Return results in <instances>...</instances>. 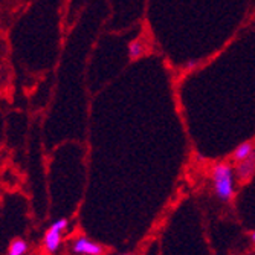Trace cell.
<instances>
[{
    "mask_svg": "<svg viewBox=\"0 0 255 255\" xmlns=\"http://www.w3.org/2000/svg\"><path fill=\"white\" fill-rule=\"evenodd\" d=\"M254 151H255V147H254L252 142H243V144H240V145L234 150V153H233V160L237 164V162H242V160L248 159Z\"/></svg>",
    "mask_w": 255,
    "mask_h": 255,
    "instance_id": "obj_5",
    "label": "cell"
},
{
    "mask_svg": "<svg viewBox=\"0 0 255 255\" xmlns=\"http://www.w3.org/2000/svg\"><path fill=\"white\" fill-rule=\"evenodd\" d=\"M71 252L78 254V255H101V254H104V249L101 245L89 240L84 236H80V237L72 240Z\"/></svg>",
    "mask_w": 255,
    "mask_h": 255,
    "instance_id": "obj_2",
    "label": "cell"
},
{
    "mask_svg": "<svg viewBox=\"0 0 255 255\" xmlns=\"http://www.w3.org/2000/svg\"><path fill=\"white\" fill-rule=\"evenodd\" d=\"M61 236H63V233H58V231L49 228V231L46 233V236L43 239V248H44V251L49 252V254H55L60 249Z\"/></svg>",
    "mask_w": 255,
    "mask_h": 255,
    "instance_id": "obj_4",
    "label": "cell"
},
{
    "mask_svg": "<svg viewBox=\"0 0 255 255\" xmlns=\"http://www.w3.org/2000/svg\"><path fill=\"white\" fill-rule=\"evenodd\" d=\"M144 54H145V43L142 40H136L128 44V57L131 60L141 58Z\"/></svg>",
    "mask_w": 255,
    "mask_h": 255,
    "instance_id": "obj_6",
    "label": "cell"
},
{
    "mask_svg": "<svg viewBox=\"0 0 255 255\" xmlns=\"http://www.w3.org/2000/svg\"><path fill=\"white\" fill-rule=\"evenodd\" d=\"M28 252V243L25 240H14L9 248H8V254L9 255H23V254H26Z\"/></svg>",
    "mask_w": 255,
    "mask_h": 255,
    "instance_id": "obj_7",
    "label": "cell"
},
{
    "mask_svg": "<svg viewBox=\"0 0 255 255\" xmlns=\"http://www.w3.org/2000/svg\"><path fill=\"white\" fill-rule=\"evenodd\" d=\"M251 240H252V243L255 245V231H254V233H252V236H251Z\"/></svg>",
    "mask_w": 255,
    "mask_h": 255,
    "instance_id": "obj_8",
    "label": "cell"
},
{
    "mask_svg": "<svg viewBox=\"0 0 255 255\" xmlns=\"http://www.w3.org/2000/svg\"><path fill=\"white\" fill-rule=\"evenodd\" d=\"M236 177L239 180H246L249 179L254 173H255V151L245 160L242 162H237L236 165Z\"/></svg>",
    "mask_w": 255,
    "mask_h": 255,
    "instance_id": "obj_3",
    "label": "cell"
},
{
    "mask_svg": "<svg viewBox=\"0 0 255 255\" xmlns=\"http://www.w3.org/2000/svg\"><path fill=\"white\" fill-rule=\"evenodd\" d=\"M213 190L216 197L220 202H229L234 196V180H236V170L226 162L217 164L211 171Z\"/></svg>",
    "mask_w": 255,
    "mask_h": 255,
    "instance_id": "obj_1",
    "label": "cell"
}]
</instances>
